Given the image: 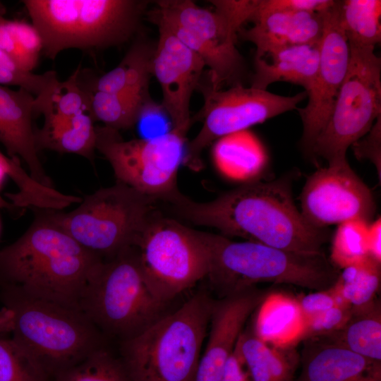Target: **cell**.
I'll list each match as a JSON object with an SVG mask.
<instances>
[{"label": "cell", "instance_id": "cell-25", "mask_svg": "<svg viewBox=\"0 0 381 381\" xmlns=\"http://www.w3.org/2000/svg\"><path fill=\"white\" fill-rule=\"evenodd\" d=\"M212 158L218 171L236 181L255 180L263 169L265 154L253 135L246 130L224 136L213 147Z\"/></svg>", "mask_w": 381, "mask_h": 381}, {"label": "cell", "instance_id": "cell-10", "mask_svg": "<svg viewBox=\"0 0 381 381\" xmlns=\"http://www.w3.org/2000/svg\"><path fill=\"white\" fill-rule=\"evenodd\" d=\"M374 49L350 47L345 78L312 157H322L327 164L346 159L348 148L381 116V60Z\"/></svg>", "mask_w": 381, "mask_h": 381}, {"label": "cell", "instance_id": "cell-16", "mask_svg": "<svg viewBox=\"0 0 381 381\" xmlns=\"http://www.w3.org/2000/svg\"><path fill=\"white\" fill-rule=\"evenodd\" d=\"M153 59L152 74L162 92V105L172 129L187 134L190 127V102L198 87L204 67L202 59L164 27Z\"/></svg>", "mask_w": 381, "mask_h": 381}, {"label": "cell", "instance_id": "cell-12", "mask_svg": "<svg viewBox=\"0 0 381 381\" xmlns=\"http://www.w3.org/2000/svg\"><path fill=\"white\" fill-rule=\"evenodd\" d=\"M186 135L176 130L123 140L119 131L96 127V149L111 164L118 182L159 201L178 190L176 176L185 155Z\"/></svg>", "mask_w": 381, "mask_h": 381}, {"label": "cell", "instance_id": "cell-13", "mask_svg": "<svg viewBox=\"0 0 381 381\" xmlns=\"http://www.w3.org/2000/svg\"><path fill=\"white\" fill-rule=\"evenodd\" d=\"M208 80L198 86L204 97V105L197 115L202 126L188 144L183 161L194 171L202 168V152L213 141L297 109L307 97L306 91L288 97L242 84L223 90L215 89Z\"/></svg>", "mask_w": 381, "mask_h": 381}, {"label": "cell", "instance_id": "cell-44", "mask_svg": "<svg viewBox=\"0 0 381 381\" xmlns=\"http://www.w3.org/2000/svg\"><path fill=\"white\" fill-rule=\"evenodd\" d=\"M1 204V203H0ZM0 233H1V221H0Z\"/></svg>", "mask_w": 381, "mask_h": 381}, {"label": "cell", "instance_id": "cell-1", "mask_svg": "<svg viewBox=\"0 0 381 381\" xmlns=\"http://www.w3.org/2000/svg\"><path fill=\"white\" fill-rule=\"evenodd\" d=\"M294 174L255 179L206 202H196L177 190L161 201L177 217L273 248L321 254L329 231L310 225L293 198Z\"/></svg>", "mask_w": 381, "mask_h": 381}, {"label": "cell", "instance_id": "cell-24", "mask_svg": "<svg viewBox=\"0 0 381 381\" xmlns=\"http://www.w3.org/2000/svg\"><path fill=\"white\" fill-rule=\"evenodd\" d=\"M155 49L156 44L138 38L121 62L95 81L94 90L128 93L151 99L148 87Z\"/></svg>", "mask_w": 381, "mask_h": 381}, {"label": "cell", "instance_id": "cell-45", "mask_svg": "<svg viewBox=\"0 0 381 381\" xmlns=\"http://www.w3.org/2000/svg\"><path fill=\"white\" fill-rule=\"evenodd\" d=\"M0 203H1V200H0Z\"/></svg>", "mask_w": 381, "mask_h": 381}, {"label": "cell", "instance_id": "cell-40", "mask_svg": "<svg viewBox=\"0 0 381 381\" xmlns=\"http://www.w3.org/2000/svg\"><path fill=\"white\" fill-rule=\"evenodd\" d=\"M297 300L304 319L339 305L336 295L330 289L315 291Z\"/></svg>", "mask_w": 381, "mask_h": 381}, {"label": "cell", "instance_id": "cell-32", "mask_svg": "<svg viewBox=\"0 0 381 381\" xmlns=\"http://www.w3.org/2000/svg\"><path fill=\"white\" fill-rule=\"evenodd\" d=\"M54 381H133L120 356L104 345L75 365L61 372Z\"/></svg>", "mask_w": 381, "mask_h": 381}, {"label": "cell", "instance_id": "cell-27", "mask_svg": "<svg viewBox=\"0 0 381 381\" xmlns=\"http://www.w3.org/2000/svg\"><path fill=\"white\" fill-rule=\"evenodd\" d=\"M325 337L369 359L381 361V309L377 299L352 307L344 327Z\"/></svg>", "mask_w": 381, "mask_h": 381}, {"label": "cell", "instance_id": "cell-23", "mask_svg": "<svg viewBox=\"0 0 381 381\" xmlns=\"http://www.w3.org/2000/svg\"><path fill=\"white\" fill-rule=\"evenodd\" d=\"M236 349L250 381H294L300 356L291 347H274L259 339L252 328L243 330Z\"/></svg>", "mask_w": 381, "mask_h": 381}, {"label": "cell", "instance_id": "cell-8", "mask_svg": "<svg viewBox=\"0 0 381 381\" xmlns=\"http://www.w3.org/2000/svg\"><path fill=\"white\" fill-rule=\"evenodd\" d=\"M158 200L121 182L87 195L73 210H45L86 250L106 261L132 247Z\"/></svg>", "mask_w": 381, "mask_h": 381}, {"label": "cell", "instance_id": "cell-22", "mask_svg": "<svg viewBox=\"0 0 381 381\" xmlns=\"http://www.w3.org/2000/svg\"><path fill=\"white\" fill-rule=\"evenodd\" d=\"M255 311L252 329L264 342L284 348L301 341L304 318L297 298L282 292H268Z\"/></svg>", "mask_w": 381, "mask_h": 381}, {"label": "cell", "instance_id": "cell-42", "mask_svg": "<svg viewBox=\"0 0 381 381\" xmlns=\"http://www.w3.org/2000/svg\"><path fill=\"white\" fill-rule=\"evenodd\" d=\"M368 245L370 258L381 263V219L370 222L368 226Z\"/></svg>", "mask_w": 381, "mask_h": 381}, {"label": "cell", "instance_id": "cell-34", "mask_svg": "<svg viewBox=\"0 0 381 381\" xmlns=\"http://www.w3.org/2000/svg\"><path fill=\"white\" fill-rule=\"evenodd\" d=\"M0 381H54L11 337L0 334Z\"/></svg>", "mask_w": 381, "mask_h": 381}, {"label": "cell", "instance_id": "cell-6", "mask_svg": "<svg viewBox=\"0 0 381 381\" xmlns=\"http://www.w3.org/2000/svg\"><path fill=\"white\" fill-rule=\"evenodd\" d=\"M45 55L68 49H98L128 40L147 1L138 0H25Z\"/></svg>", "mask_w": 381, "mask_h": 381}, {"label": "cell", "instance_id": "cell-18", "mask_svg": "<svg viewBox=\"0 0 381 381\" xmlns=\"http://www.w3.org/2000/svg\"><path fill=\"white\" fill-rule=\"evenodd\" d=\"M35 97L24 89L0 85V143L8 157L22 160L29 174L42 185L53 187L39 157L32 126Z\"/></svg>", "mask_w": 381, "mask_h": 381}, {"label": "cell", "instance_id": "cell-30", "mask_svg": "<svg viewBox=\"0 0 381 381\" xmlns=\"http://www.w3.org/2000/svg\"><path fill=\"white\" fill-rule=\"evenodd\" d=\"M90 94V114L93 120L119 131L136 124L144 105L152 101L140 96L121 92L94 90Z\"/></svg>", "mask_w": 381, "mask_h": 381}, {"label": "cell", "instance_id": "cell-35", "mask_svg": "<svg viewBox=\"0 0 381 381\" xmlns=\"http://www.w3.org/2000/svg\"><path fill=\"white\" fill-rule=\"evenodd\" d=\"M19 54L18 64L25 72H32L43 50L41 37L32 24L20 20H8Z\"/></svg>", "mask_w": 381, "mask_h": 381}, {"label": "cell", "instance_id": "cell-20", "mask_svg": "<svg viewBox=\"0 0 381 381\" xmlns=\"http://www.w3.org/2000/svg\"><path fill=\"white\" fill-rule=\"evenodd\" d=\"M307 341L294 381H381L380 361L359 355L325 337Z\"/></svg>", "mask_w": 381, "mask_h": 381}, {"label": "cell", "instance_id": "cell-33", "mask_svg": "<svg viewBox=\"0 0 381 381\" xmlns=\"http://www.w3.org/2000/svg\"><path fill=\"white\" fill-rule=\"evenodd\" d=\"M370 223L356 219L337 226L332 236L329 259L334 266L344 269L370 258L368 245Z\"/></svg>", "mask_w": 381, "mask_h": 381}, {"label": "cell", "instance_id": "cell-15", "mask_svg": "<svg viewBox=\"0 0 381 381\" xmlns=\"http://www.w3.org/2000/svg\"><path fill=\"white\" fill-rule=\"evenodd\" d=\"M339 6L340 1H335L324 13L318 72L306 92V106L298 109L303 123L301 145L310 157L314 143L329 117L350 59V47L341 27Z\"/></svg>", "mask_w": 381, "mask_h": 381}, {"label": "cell", "instance_id": "cell-36", "mask_svg": "<svg viewBox=\"0 0 381 381\" xmlns=\"http://www.w3.org/2000/svg\"><path fill=\"white\" fill-rule=\"evenodd\" d=\"M351 308L350 306L337 305L304 319L301 341L325 337L341 329L351 316Z\"/></svg>", "mask_w": 381, "mask_h": 381}, {"label": "cell", "instance_id": "cell-21", "mask_svg": "<svg viewBox=\"0 0 381 381\" xmlns=\"http://www.w3.org/2000/svg\"><path fill=\"white\" fill-rule=\"evenodd\" d=\"M320 42L286 47L255 58L250 87L267 90L270 84L282 81L301 85L308 92L318 72Z\"/></svg>", "mask_w": 381, "mask_h": 381}, {"label": "cell", "instance_id": "cell-2", "mask_svg": "<svg viewBox=\"0 0 381 381\" xmlns=\"http://www.w3.org/2000/svg\"><path fill=\"white\" fill-rule=\"evenodd\" d=\"M38 212L18 238L0 248V288L79 309L83 292L104 260L81 246L45 210Z\"/></svg>", "mask_w": 381, "mask_h": 381}, {"label": "cell", "instance_id": "cell-7", "mask_svg": "<svg viewBox=\"0 0 381 381\" xmlns=\"http://www.w3.org/2000/svg\"><path fill=\"white\" fill-rule=\"evenodd\" d=\"M169 303L150 290L133 247L103 262L78 307L104 336L129 339L166 315Z\"/></svg>", "mask_w": 381, "mask_h": 381}, {"label": "cell", "instance_id": "cell-5", "mask_svg": "<svg viewBox=\"0 0 381 381\" xmlns=\"http://www.w3.org/2000/svg\"><path fill=\"white\" fill-rule=\"evenodd\" d=\"M0 300L13 314L11 337L53 380L105 345L104 336L79 309L7 288H0Z\"/></svg>", "mask_w": 381, "mask_h": 381}, {"label": "cell", "instance_id": "cell-19", "mask_svg": "<svg viewBox=\"0 0 381 381\" xmlns=\"http://www.w3.org/2000/svg\"><path fill=\"white\" fill-rule=\"evenodd\" d=\"M325 12L254 11L250 20L254 25L241 29L238 36L255 46V58H262L286 47L319 43L324 30Z\"/></svg>", "mask_w": 381, "mask_h": 381}, {"label": "cell", "instance_id": "cell-41", "mask_svg": "<svg viewBox=\"0 0 381 381\" xmlns=\"http://www.w3.org/2000/svg\"><path fill=\"white\" fill-rule=\"evenodd\" d=\"M5 12V7L0 2V48L8 54L20 68L18 51L9 25L8 19L4 16Z\"/></svg>", "mask_w": 381, "mask_h": 381}, {"label": "cell", "instance_id": "cell-26", "mask_svg": "<svg viewBox=\"0 0 381 381\" xmlns=\"http://www.w3.org/2000/svg\"><path fill=\"white\" fill-rule=\"evenodd\" d=\"M38 149L73 153L92 161L96 150V127L89 112L66 119H47L35 130Z\"/></svg>", "mask_w": 381, "mask_h": 381}, {"label": "cell", "instance_id": "cell-39", "mask_svg": "<svg viewBox=\"0 0 381 381\" xmlns=\"http://www.w3.org/2000/svg\"><path fill=\"white\" fill-rule=\"evenodd\" d=\"M355 157L368 159L376 168L379 180L381 179V116L377 118L370 130L351 145Z\"/></svg>", "mask_w": 381, "mask_h": 381}, {"label": "cell", "instance_id": "cell-3", "mask_svg": "<svg viewBox=\"0 0 381 381\" xmlns=\"http://www.w3.org/2000/svg\"><path fill=\"white\" fill-rule=\"evenodd\" d=\"M198 233L208 255L205 279L218 298L261 282L327 290L340 272L325 253H299L258 242L234 241L222 234Z\"/></svg>", "mask_w": 381, "mask_h": 381}, {"label": "cell", "instance_id": "cell-11", "mask_svg": "<svg viewBox=\"0 0 381 381\" xmlns=\"http://www.w3.org/2000/svg\"><path fill=\"white\" fill-rule=\"evenodd\" d=\"M156 4L148 12L150 20L167 29L202 59L210 68L208 78L215 89L224 84H242L246 66L236 46L238 31L224 16L190 0Z\"/></svg>", "mask_w": 381, "mask_h": 381}, {"label": "cell", "instance_id": "cell-29", "mask_svg": "<svg viewBox=\"0 0 381 381\" xmlns=\"http://www.w3.org/2000/svg\"><path fill=\"white\" fill-rule=\"evenodd\" d=\"M79 67L65 81L57 80L42 94L35 97V112L44 119H66L90 113V94L78 83Z\"/></svg>", "mask_w": 381, "mask_h": 381}, {"label": "cell", "instance_id": "cell-38", "mask_svg": "<svg viewBox=\"0 0 381 381\" xmlns=\"http://www.w3.org/2000/svg\"><path fill=\"white\" fill-rule=\"evenodd\" d=\"M335 3L332 0H256L255 11H307L322 13Z\"/></svg>", "mask_w": 381, "mask_h": 381}, {"label": "cell", "instance_id": "cell-37", "mask_svg": "<svg viewBox=\"0 0 381 381\" xmlns=\"http://www.w3.org/2000/svg\"><path fill=\"white\" fill-rule=\"evenodd\" d=\"M58 80L54 71L44 74L32 72L17 71L0 66V85L18 86L39 96Z\"/></svg>", "mask_w": 381, "mask_h": 381}, {"label": "cell", "instance_id": "cell-31", "mask_svg": "<svg viewBox=\"0 0 381 381\" xmlns=\"http://www.w3.org/2000/svg\"><path fill=\"white\" fill-rule=\"evenodd\" d=\"M342 270L330 288L339 305L359 307L375 298L380 284V264L369 258Z\"/></svg>", "mask_w": 381, "mask_h": 381}, {"label": "cell", "instance_id": "cell-14", "mask_svg": "<svg viewBox=\"0 0 381 381\" xmlns=\"http://www.w3.org/2000/svg\"><path fill=\"white\" fill-rule=\"evenodd\" d=\"M300 201L304 219L320 229L356 219L370 222L376 209L371 190L346 159L319 168L308 176Z\"/></svg>", "mask_w": 381, "mask_h": 381}, {"label": "cell", "instance_id": "cell-28", "mask_svg": "<svg viewBox=\"0 0 381 381\" xmlns=\"http://www.w3.org/2000/svg\"><path fill=\"white\" fill-rule=\"evenodd\" d=\"M341 27L350 47H373L381 41V1H340Z\"/></svg>", "mask_w": 381, "mask_h": 381}, {"label": "cell", "instance_id": "cell-43", "mask_svg": "<svg viewBox=\"0 0 381 381\" xmlns=\"http://www.w3.org/2000/svg\"><path fill=\"white\" fill-rule=\"evenodd\" d=\"M13 327V314L11 310L2 306L0 308V334H11Z\"/></svg>", "mask_w": 381, "mask_h": 381}, {"label": "cell", "instance_id": "cell-9", "mask_svg": "<svg viewBox=\"0 0 381 381\" xmlns=\"http://www.w3.org/2000/svg\"><path fill=\"white\" fill-rule=\"evenodd\" d=\"M148 288L161 301L175 298L205 279L208 255L198 230L154 210L133 246Z\"/></svg>", "mask_w": 381, "mask_h": 381}, {"label": "cell", "instance_id": "cell-4", "mask_svg": "<svg viewBox=\"0 0 381 381\" xmlns=\"http://www.w3.org/2000/svg\"><path fill=\"white\" fill-rule=\"evenodd\" d=\"M215 298L199 289L176 310L120 342L133 381H193Z\"/></svg>", "mask_w": 381, "mask_h": 381}, {"label": "cell", "instance_id": "cell-17", "mask_svg": "<svg viewBox=\"0 0 381 381\" xmlns=\"http://www.w3.org/2000/svg\"><path fill=\"white\" fill-rule=\"evenodd\" d=\"M267 291L248 288L214 300L207 332L193 381H221L244 326Z\"/></svg>", "mask_w": 381, "mask_h": 381}]
</instances>
